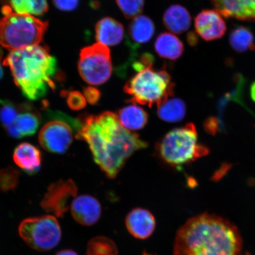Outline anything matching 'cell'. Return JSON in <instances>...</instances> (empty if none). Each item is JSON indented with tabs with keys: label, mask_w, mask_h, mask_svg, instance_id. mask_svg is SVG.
<instances>
[{
	"label": "cell",
	"mask_w": 255,
	"mask_h": 255,
	"mask_svg": "<svg viewBox=\"0 0 255 255\" xmlns=\"http://www.w3.org/2000/svg\"><path fill=\"white\" fill-rule=\"evenodd\" d=\"M79 119L81 129L76 138L87 142L95 162L110 179L117 176L133 152L147 147V142L125 128L111 112Z\"/></svg>",
	"instance_id": "6da1fadb"
},
{
	"label": "cell",
	"mask_w": 255,
	"mask_h": 255,
	"mask_svg": "<svg viewBox=\"0 0 255 255\" xmlns=\"http://www.w3.org/2000/svg\"><path fill=\"white\" fill-rule=\"evenodd\" d=\"M242 247L236 226L219 216L203 213L178 229L173 255H241Z\"/></svg>",
	"instance_id": "7a4b0ae2"
},
{
	"label": "cell",
	"mask_w": 255,
	"mask_h": 255,
	"mask_svg": "<svg viewBox=\"0 0 255 255\" xmlns=\"http://www.w3.org/2000/svg\"><path fill=\"white\" fill-rule=\"evenodd\" d=\"M2 64L10 70L22 94L30 101L41 100L55 91L56 81L63 77L55 57L47 47L39 45L11 51Z\"/></svg>",
	"instance_id": "3957f363"
},
{
	"label": "cell",
	"mask_w": 255,
	"mask_h": 255,
	"mask_svg": "<svg viewBox=\"0 0 255 255\" xmlns=\"http://www.w3.org/2000/svg\"><path fill=\"white\" fill-rule=\"evenodd\" d=\"M174 84L167 71L155 70L153 65L136 71L128 81L124 91L131 97L129 103L157 107L174 94Z\"/></svg>",
	"instance_id": "277c9868"
},
{
	"label": "cell",
	"mask_w": 255,
	"mask_h": 255,
	"mask_svg": "<svg viewBox=\"0 0 255 255\" xmlns=\"http://www.w3.org/2000/svg\"><path fill=\"white\" fill-rule=\"evenodd\" d=\"M195 126L189 123L171 130L158 143L157 150L162 161L179 167L209 154V149L200 144Z\"/></svg>",
	"instance_id": "5b68a950"
},
{
	"label": "cell",
	"mask_w": 255,
	"mask_h": 255,
	"mask_svg": "<svg viewBox=\"0 0 255 255\" xmlns=\"http://www.w3.org/2000/svg\"><path fill=\"white\" fill-rule=\"evenodd\" d=\"M47 27L34 15L9 12L0 19V45L11 52L39 45Z\"/></svg>",
	"instance_id": "8992f818"
},
{
	"label": "cell",
	"mask_w": 255,
	"mask_h": 255,
	"mask_svg": "<svg viewBox=\"0 0 255 255\" xmlns=\"http://www.w3.org/2000/svg\"><path fill=\"white\" fill-rule=\"evenodd\" d=\"M18 233L28 246L41 252L55 248L62 238L59 222L53 215L24 219L19 225Z\"/></svg>",
	"instance_id": "52a82bcc"
},
{
	"label": "cell",
	"mask_w": 255,
	"mask_h": 255,
	"mask_svg": "<svg viewBox=\"0 0 255 255\" xmlns=\"http://www.w3.org/2000/svg\"><path fill=\"white\" fill-rule=\"evenodd\" d=\"M113 70L111 51L108 46L97 43L81 49L78 71L83 80L88 84H104L111 78Z\"/></svg>",
	"instance_id": "ba28073f"
},
{
	"label": "cell",
	"mask_w": 255,
	"mask_h": 255,
	"mask_svg": "<svg viewBox=\"0 0 255 255\" xmlns=\"http://www.w3.org/2000/svg\"><path fill=\"white\" fill-rule=\"evenodd\" d=\"M78 191V187L72 180H60L48 187L40 203L41 206L46 212L58 218H63L71 207V200L77 195Z\"/></svg>",
	"instance_id": "9c48e42d"
},
{
	"label": "cell",
	"mask_w": 255,
	"mask_h": 255,
	"mask_svg": "<svg viewBox=\"0 0 255 255\" xmlns=\"http://www.w3.org/2000/svg\"><path fill=\"white\" fill-rule=\"evenodd\" d=\"M75 134L72 127L65 121L53 120L41 128L40 144L46 151L53 154H64L70 147Z\"/></svg>",
	"instance_id": "30bf717a"
},
{
	"label": "cell",
	"mask_w": 255,
	"mask_h": 255,
	"mask_svg": "<svg viewBox=\"0 0 255 255\" xmlns=\"http://www.w3.org/2000/svg\"><path fill=\"white\" fill-rule=\"evenodd\" d=\"M197 33L206 41L221 39L226 33V24L220 12L213 9H204L194 20Z\"/></svg>",
	"instance_id": "8fae6325"
},
{
	"label": "cell",
	"mask_w": 255,
	"mask_h": 255,
	"mask_svg": "<svg viewBox=\"0 0 255 255\" xmlns=\"http://www.w3.org/2000/svg\"><path fill=\"white\" fill-rule=\"evenodd\" d=\"M71 214L75 221L84 226H91L100 219L102 207L95 197L89 195L76 197L71 205Z\"/></svg>",
	"instance_id": "7c38bea8"
},
{
	"label": "cell",
	"mask_w": 255,
	"mask_h": 255,
	"mask_svg": "<svg viewBox=\"0 0 255 255\" xmlns=\"http://www.w3.org/2000/svg\"><path fill=\"white\" fill-rule=\"evenodd\" d=\"M126 226L129 234L139 240L151 237L156 228L155 218L148 210L136 207L126 216Z\"/></svg>",
	"instance_id": "4fadbf2b"
},
{
	"label": "cell",
	"mask_w": 255,
	"mask_h": 255,
	"mask_svg": "<svg viewBox=\"0 0 255 255\" xmlns=\"http://www.w3.org/2000/svg\"><path fill=\"white\" fill-rule=\"evenodd\" d=\"M213 5L226 18L255 20V0H212Z\"/></svg>",
	"instance_id": "5bb4252c"
},
{
	"label": "cell",
	"mask_w": 255,
	"mask_h": 255,
	"mask_svg": "<svg viewBox=\"0 0 255 255\" xmlns=\"http://www.w3.org/2000/svg\"><path fill=\"white\" fill-rule=\"evenodd\" d=\"M12 157L15 164L28 174H36L40 170L42 154L39 148L30 143H20L14 149Z\"/></svg>",
	"instance_id": "9a60e30c"
},
{
	"label": "cell",
	"mask_w": 255,
	"mask_h": 255,
	"mask_svg": "<svg viewBox=\"0 0 255 255\" xmlns=\"http://www.w3.org/2000/svg\"><path fill=\"white\" fill-rule=\"evenodd\" d=\"M95 37L98 43L114 46L123 41L124 27L119 21L110 17L101 18L95 25Z\"/></svg>",
	"instance_id": "2e32d148"
},
{
	"label": "cell",
	"mask_w": 255,
	"mask_h": 255,
	"mask_svg": "<svg viewBox=\"0 0 255 255\" xmlns=\"http://www.w3.org/2000/svg\"><path fill=\"white\" fill-rule=\"evenodd\" d=\"M162 22L167 29L174 34H180L189 29L191 17L187 9L180 4H173L165 11Z\"/></svg>",
	"instance_id": "e0dca14e"
},
{
	"label": "cell",
	"mask_w": 255,
	"mask_h": 255,
	"mask_svg": "<svg viewBox=\"0 0 255 255\" xmlns=\"http://www.w3.org/2000/svg\"><path fill=\"white\" fill-rule=\"evenodd\" d=\"M41 119L40 114L33 107L28 104H22L13 126L20 133L22 138L30 136L39 129Z\"/></svg>",
	"instance_id": "ac0fdd59"
},
{
	"label": "cell",
	"mask_w": 255,
	"mask_h": 255,
	"mask_svg": "<svg viewBox=\"0 0 255 255\" xmlns=\"http://www.w3.org/2000/svg\"><path fill=\"white\" fill-rule=\"evenodd\" d=\"M155 52L162 58L176 60L182 56L184 44L174 34L162 33L158 35L154 44Z\"/></svg>",
	"instance_id": "d6986e66"
},
{
	"label": "cell",
	"mask_w": 255,
	"mask_h": 255,
	"mask_svg": "<svg viewBox=\"0 0 255 255\" xmlns=\"http://www.w3.org/2000/svg\"><path fill=\"white\" fill-rule=\"evenodd\" d=\"M117 116L121 125L129 130L143 128L148 121V114L135 104L121 108Z\"/></svg>",
	"instance_id": "ffe728a7"
},
{
	"label": "cell",
	"mask_w": 255,
	"mask_h": 255,
	"mask_svg": "<svg viewBox=\"0 0 255 255\" xmlns=\"http://www.w3.org/2000/svg\"><path fill=\"white\" fill-rule=\"evenodd\" d=\"M155 29V25L151 19L148 16L140 14L130 22L128 33L133 42L144 44L151 40Z\"/></svg>",
	"instance_id": "44dd1931"
},
{
	"label": "cell",
	"mask_w": 255,
	"mask_h": 255,
	"mask_svg": "<svg viewBox=\"0 0 255 255\" xmlns=\"http://www.w3.org/2000/svg\"><path fill=\"white\" fill-rule=\"evenodd\" d=\"M186 104L178 98L170 99L158 107L157 115L165 122L175 123L184 119L186 114Z\"/></svg>",
	"instance_id": "7402d4cb"
},
{
	"label": "cell",
	"mask_w": 255,
	"mask_h": 255,
	"mask_svg": "<svg viewBox=\"0 0 255 255\" xmlns=\"http://www.w3.org/2000/svg\"><path fill=\"white\" fill-rule=\"evenodd\" d=\"M229 43L232 49L238 53L255 50L254 34L246 27L239 26L232 30L229 35Z\"/></svg>",
	"instance_id": "603a6c76"
},
{
	"label": "cell",
	"mask_w": 255,
	"mask_h": 255,
	"mask_svg": "<svg viewBox=\"0 0 255 255\" xmlns=\"http://www.w3.org/2000/svg\"><path fill=\"white\" fill-rule=\"evenodd\" d=\"M5 5L11 12L27 14L32 15H41L48 9L46 0H7Z\"/></svg>",
	"instance_id": "cb8c5ba5"
},
{
	"label": "cell",
	"mask_w": 255,
	"mask_h": 255,
	"mask_svg": "<svg viewBox=\"0 0 255 255\" xmlns=\"http://www.w3.org/2000/svg\"><path fill=\"white\" fill-rule=\"evenodd\" d=\"M119 250L115 242L104 236H98L89 241L87 255H118Z\"/></svg>",
	"instance_id": "d4e9b609"
},
{
	"label": "cell",
	"mask_w": 255,
	"mask_h": 255,
	"mask_svg": "<svg viewBox=\"0 0 255 255\" xmlns=\"http://www.w3.org/2000/svg\"><path fill=\"white\" fill-rule=\"evenodd\" d=\"M18 171L12 167H8L0 170V190L3 192L14 190L19 183Z\"/></svg>",
	"instance_id": "484cf974"
},
{
	"label": "cell",
	"mask_w": 255,
	"mask_h": 255,
	"mask_svg": "<svg viewBox=\"0 0 255 255\" xmlns=\"http://www.w3.org/2000/svg\"><path fill=\"white\" fill-rule=\"evenodd\" d=\"M118 6L127 19H132L142 13L145 0H116Z\"/></svg>",
	"instance_id": "4316f807"
},
{
	"label": "cell",
	"mask_w": 255,
	"mask_h": 255,
	"mask_svg": "<svg viewBox=\"0 0 255 255\" xmlns=\"http://www.w3.org/2000/svg\"><path fill=\"white\" fill-rule=\"evenodd\" d=\"M66 103L68 107L73 111H80L84 109L87 106V100L81 92L78 91H72L67 93Z\"/></svg>",
	"instance_id": "83f0119b"
},
{
	"label": "cell",
	"mask_w": 255,
	"mask_h": 255,
	"mask_svg": "<svg viewBox=\"0 0 255 255\" xmlns=\"http://www.w3.org/2000/svg\"><path fill=\"white\" fill-rule=\"evenodd\" d=\"M55 7L63 11H72L78 8L79 0H53Z\"/></svg>",
	"instance_id": "f1b7e54d"
},
{
	"label": "cell",
	"mask_w": 255,
	"mask_h": 255,
	"mask_svg": "<svg viewBox=\"0 0 255 255\" xmlns=\"http://www.w3.org/2000/svg\"><path fill=\"white\" fill-rule=\"evenodd\" d=\"M86 100L92 105L97 104L101 98V92L98 89L93 87L86 88L84 91Z\"/></svg>",
	"instance_id": "f546056e"
},
{
	"label": "cell",
	"mask_w": 255,
	"mask_h": 255,
	"mask_svg": "<svg viewBox=\"0 0 255 255\" xmlns=\"http://www.w3.org/2000/svg\"><path fill=\"white\" fill-rule=\"evenodd\" d=\"M204 127L206 131L212 135H215L216 132L222 129V125L216 118H209L207 119L204 124Z\"/></svg>",
	"instance_id": "4dcf8cb0"
},
{
	"label": "cell",
	"mask_w": 255,
	"mask_h": 255,
	"mask_svg": "<svg viewBox=\"0 0 255 255\" xmlns=\"http://www.w3.org/2000/svg\"><path fill=\"white\" fill-rule=\"evenodd\" d=\"M55 255H79L75 251L71 250H65L58 252Z\"/></svg>",
	"instance_id": "1f68e13d"
},
{
	"label": "cell",
	"mask_w": 255,
	"mask_h": 255,
	"mask_svg": "<svg viewBox=\"0 0 255 255\" xmlns=\"http://www.w3.org/2000/svg\"><path fill=\"white\" fill-rule=\"evenodd\" d=\"M187 40L188 42H189V43L192 46L195 45L196 43H197V41H196V37L195 35L192 33H190L189 34V35H188Z\"/></svg>",
	"instance_id": "d6a6232c"
},
{
	"label": "cell",
	"mask_w": 255,
	"mask_h": 255,
	"mask_svg": "<svg viewBox=\"0 0 255 255\" xmlns=\"http://www.w3.org/2000/svg\"><path fill=\"white\" fill-rule=\"evenodd\" d=\"M250 95L252 100L255 103V81L251 85L250 89Z\"/></svg>",
	"instance_id": "836d02e7"
},
{
	"label": "cell",
	"mask_w": 255,
	"mask_h": 255,
	"mask_svg": "<svg viewBox=\"0 0 255 255\" xmlns=\"http://www.w3.org/2000/svg\"><path fill=\"white\" fill-rule=\"evenodd\" d=\"M3 53L0 47V81L2 79L3 77V75H4V72H3L2 67L1 65V60L2 58Z\"/></svg>",
	"instance_id": "e575fe53"
},
{
	"label": "cell",
	"mask_w": 255,
	"mask_h": 255,
	"mask_svg": "<svg viewBox=\"0 0 255 255\" xmlns=\"http://www.w3.org/2000/svg\"><path fill=\"white\" fill-rule=\"evenodd\" d=\"M251 255L247 254V255Z\"/></svg>",
	"instance_id": "d590c367"
}]
</instances>
